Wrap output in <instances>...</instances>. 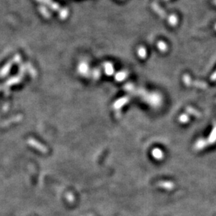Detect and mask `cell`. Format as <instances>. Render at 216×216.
Listing matches in <instances>:
<instances>
[{"mask_svg": "<svg viewBox=\"0 0 216 216\" xmlns=\"http://www.w3.org/2000/svg\"><path fill=\"white\" fill-rule=\"evenodd\" d=\"M142 97H143L145 101L148 102L150 105L156 106L160 105L161 103V97L157 93H147L146 91H143L141 93Z\"/></svg>", "mask_w": 216, "mask_h": 216, "instance_id": "1", "label": "cell"}, {"mask_svg": "<svg viewBox=\"0 0 216 216\" xmlns=\"http://www.w3.org/2000/svg\"><path fill=\"white\" fill-rule=\"evenodd\" d=\"M157 185L160 188L165 189L166 190H171L175 188V184L171 181H160L157 183Z\"/></svg>", "mask_w": 216, "mask_h": 216, "instance_id": "2", "label": "cell"}, {"mask_svg": "<svg viewBox=\"0 0 216 216\" xmlns=\"http://www.w3.org/2000/svg\"><path fill=\"white\" fill-rule=\"evenodd\" d=\"M207 143H208V146L210 145H213L216 143V124H214L213 130L211 131V132L208 137V139H206Z\"/></svg>", "mask_w": 216, "mask_h": 216, "instance_id": "3", "label": "cell"}, {"mask_svg": "<svg viewBox=\"0 0 216 216\" xmlns=\"http://www.w3.org/2000/svg\"><path fill=\"white\" fill-rule=\"evenodd\" d=\"M208 146V143H207L206 139H200L196 142L195 145V150H200L204 149L206 147Z\"/></svg>", "mask_w": 216, "mask_h": 216, "instance_id": "4", "label": "cell"}, {"mask_svg": "<svg viewBox=\"0 0 216 216\" xmlns=\"http://www.w3.org/2000/svg\"><path fill=\"white\" fill-rule=\"evenodd\" d=\"M152 8H153V9L154 10V11L156 13H157V14L159 15L160 17L162 18H166V13L164 12V11H163V9H162V8L160 7L159 5H158V4H155V3H153Z\"/></svg>", "mask_w": 216, "mask_h": 216, "instance_id": "5", "label": "cell"}, {"mask_svg": "<svg viewBox=\"0 0 216 216\" xmlns=\"http://www.w3.org/2000/svg\"><path fill=\"white\" fill-rule=\"evenodd\" d=\"M152 155L155 159H156L157 160H162L164 159V153L162 152V150L160 148H154L152 150Z\"/></svg>", "mask_w": 216, "mask_h": 216, "instance_id": "6", "label": "cell"}, {"mask_svg": "<svg viewBox=\"0 0 216 216\" xmlns=\"http://www.w3.org/2000/svg\"><path fill=\"white\" fill-rule=\"evenodd\" d=\"M186 112L188 113V114L192 115L193 116L197 117V118H200L201 116V114L197 110H196L195 108H194L191 106H189V107L186 108Z\"/></svg>", "mask_w": 216, "mask_h": 216, "instance_id": "7", "label": "cell"}, {"mask_svg": "<svg viewBox=\"0 0 216 216\" xmlns=\"http://www.w3.org/2000/svg\"><path fill=\"white\" fill-rule=\"evenodd\" d=\"M192 85H194V86L197 87V88H202V89H205L207 88L206 83H204V82H202L200 81H192Z\"/></svg>", "mask_w": 216, "mask_h": 216, "instance_id": "8", "label": "cell"}, {"mask_svg": "<svg viewBox=\"0 0 216 216\" xmlns=\"http://www.w3.org/2000/svg\"><path fill=\"white\" fill-rule=\"evenodd\" d=\"M182 81H183V83H185V85H187V86L192 85V80L189 75H188V74L184 75L183 76H182Z\"/></svg>", "mask_w": 216, "mask_h": 216, "instance_id": "9", "label": "cell"}, {"mask_svg": "<svg viewBox=\"0 0 216 216\" xmlns=\"http://www.w3.org/2000/svg\"><path fill=\"white\" fill-rule=\"evenodd\" d=\"M138 55H139V56L142 59L146 58L147 56L146 49L143 47V46L140 47L139 49H138Z\"/></svg>", "mask_w": 216, "mask_h": 216, "instance_id": "10", "label": "cell"}, {"mask_svg": "<svg viewBox=\"0 0 216 216\" xmlns=\"http://www.w3.org/2000/svg\"><path fill=\"white\" fill-rule=\"evenodd\" d=\"M157 48H159V50L162 52H165L167 50V46L164 43V41H158L157 43Z\"/></svg>", "mask_w": 216, "mask_h": 216, "instance_id": "11", "label": "cell"}, {"mask_svg": "<svg viewBox=\"0 0 216 216\" xmlns=\"http://www.w3.org/2000/svg\"><path fill=\"white\" fill-rule=\"evenodd\" d=\"M168 21H169V23L171 25L174 26L178 23V18L176 15H171L168 18Z\"/></svg>", "mask_w": 216, "mask_h": 216, "instance_id": "12", "label": "cell"}, {"mask_svg": "<svg viewBox=\"0 0 216 216\" xmlns=\"http://www.w3.org/2000/svg\"><path fill=\"white\" fill-rule=\"evenodd\" d=\"M179 120L181 123H187L190 120V117L187 114H182L180 115Z\"/></svg>", "mask_w": 216, "mask_h": 216, "instance_id": "13", "label": "cell"}, {"mask_svg": "<svg viewBox=\"0 0 216 216\" xmlns=\"http://www.w3.org/2000/svg\"><path fill=\"white\" fill-rule=\"evenodd\" d=\"M128 99H129L128 98H127V97L122 98V99L119 100V101L117 102V103H116V105H117V106H117V107H120V106H123L124 104L127 102Z\"/></svg>", "mask_w": 216, "mask_h": 216, "instance_id": "14", "label": "cell"}, {"mask_svg": "<svg viewBox=\"0 0 216 216\" xmlns=\"http://www.w3.org/2000/svg\"><path fill=\"white\" fill-rule=\"evenodd\" d=\"M126 76H127L126 73L120 72L116 75V79L118 80V81H122V80H124V79H125Z\"/></svg>", "mask_w": 216, "mask_h": 216, "instance_id": "15", "label": "cell"}, {"mask_svg": "<svg viewBox=\"0 0 216 216\" xmlns=\"http://www.w3.org/2000/svg\"><path fill=\"white\" fill-rule=\"evenodd\" d=\"M211 80L212 81H216V71L215 72L213 73L212 75H211Z\"/></svg>", "mask_w": 216, "mask_h": 216, "instance_id": "16", "label": "cell"}, {"mask_svg": "<svg viewBox=\"0 0 216 216\" xmlns=\"http://www.w3.org/2000/svg\"><path fill=\"white\" fill-rule=\"evenodd\" d=\"M215 29L216 30V24H215Z\"/></svg>", "mask_w": 216, "mask_h": 216, "instance_id": "17", "label": "cell"}, {"mask_svg": "<svg viewBox=\"0 0 216 216\" xmlns=\"http://www.w3.org/2000/svg\"><path fill=\"white\" fill-rule=\"evenodd\" d=\"M215 4H216V0H215Z\"/></svg>", "mask_w": 216, "mask_h": 216, "instance_id": "18", "label": "cell"}]
</instances>
